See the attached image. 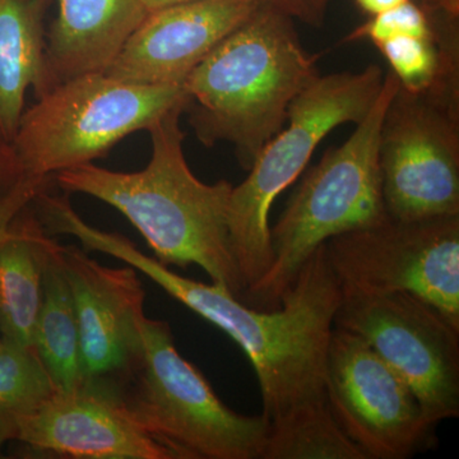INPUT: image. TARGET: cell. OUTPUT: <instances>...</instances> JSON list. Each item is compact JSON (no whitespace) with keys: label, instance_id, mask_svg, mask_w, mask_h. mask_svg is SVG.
I'll use <instances>...</instances> for the list:
<instances>
[{"label":"cell","instance_id":"24","mask_svg":"<svg viewBox=\"0 0 459 459\" xmlns=\"http://www.w3.org/2000/svg\"><path fill=\"white\" fill-rule=\"evenodd\" d=\"M286 14L292 20H299L307 25L320 27L325 22V12L331 0H258Z\"/></svg>","mask_w":459,"mask_h":459},{"label":"cell","instance_id":"21","mask_svg":"<svg viewBox=\"0 0 459 459\" xmlns=\"http://www.w3.org/2000/svg\"><path fill=\"white\" fill-rule=\"evenodd\" d=\"M54 385L33 347L4 342L0 350V455L16 440L21 421L53 394Z\"/></svg>","mask_w":459,"mask_h":459},{"label":"cell","instance_id":"8","mask_svg":"<svg viewBox=\"0 0 459 459\" xmlns=\"http://www.w3.org/2000/svg\"><path fill=\"white\" fill-rule=\"evenodd\" d=\"M379 169L391 219L459 216V84L398 86L380 126Z\"/></svg>","mask_w":459,"mask_h":459},{"label":"cell","instance_id":"18","mask_svg":"<svg viewBox=\"0 0 459 459\" xmlns=\"http://www.w3.org/2000/svg\"><path fill=\"white\" fill-rule=\"evenodd\" d=\"M57 247L59 243L53 238L45 258L41 305L32 347L54 389L65 391L82 385L83 369L74 296Z\"/></svg>","mask_w":459,"mask_h":459},{"label":"cell","instance_id":"29","mask_svg":"<svg viewBox=\"0 0 459 459\" xmlns=\"http://www.w3.org/2000/svg\"><path fill=\"white\" fill-rule=\"evenodd\" d=\"M2 347H3V338H2V333H0V350H2Z\"/></svg>","mask_w":459,"mask_h":459},{"label":"cell","instance_id":"28","mask_svg":"<svg viewBox=\"0 0 459 459\" xmlns=\"http://www.w3.org/2000/svg\"><path fill=\"white\" fill-rule=\"evenodd\" d=\"M190 2V0H143L147 11H156V9L168 7V5L179 4V3Z\"/></svg>","mask_w":459,"mask_h":459},{"label":"cell","instance_id":"3","mask_svg":"<svg viewBox=\"0 0 459 459\" xmlns=\"http://www.w3.org/2000/svg\"><path fill=\"white\" fill-rule=\"evenodd\" d=\"M294 20L259 3L186 77L184 113L205 147L228 142L249 170L285 126L294 100L318 77Z\"/></svg>","mask_w":459,"mask_h":459},{"label":"cell","instance_id":"15","mask_svg":"<svg viewBox=\"0 0 459 459\" xmlns=\"http://www.w3.org/2000/svg\"><path fill=\"white\" fill-rule=\"evenodd\" d=\"M47 32L51 80L107 72L148 11L143 0H56Z\"/></svg>","mask_w":459,"mask_h":459},{"label":"cell","instance_id":"7","mask_svg":"<svg viewBox=\"0 0 459 459\" xmlns=\"http://www.w3.org/2000/svg\"><path fill=\"white\" fill-rule=\"evenodd\" d=\"M143 360L120 392L129 415L177 459H261L270 419L235 412L184 359L164 320L141 322Z\"/></svg>","mask_w":459,"mask_h":459},{"label":"cell","instance_id":"9","mask_svg":"<svg viewBox=\"0 0 459 459\" xmlns=\"http://www.w3.org/2000/svg\"><path fill=\"white\" fill-rule=\"evenodd\" d=\"M325 249L344 292H407L459 329V216L388 217L332 238Z\"/></svg>","mask_w":459,"mask_h":459},{"label":"cell","instance_id":"11","mask_svg":"<svg viewBox=\"0 0 459 459\" xmlns=\"http://www.w3.org/2000/svg\"><path fill=\"white\" fill-rule=\"evenodd\" d=\"M325 388L332 415L368 459H406L433 443L411 386L358 334L333 328Z\"/></svg>","mask_w":459,"mask_h":459},{"label":"cell","instance_id":"4","mask_svg":"<svg viewBox=\"0 0 459 459\" xmlns=\"http://www.w3.org/2000/svg\"><path fill=\"white\" fill-rule=\"evenodd\" d=\"M397 77L385 74L383 89L349 140L329 148L305 174L285 211L270 229V268L247 287L241 301L271 310L313 253L332 238L388 219L379 169V134L385 108L397 91Z\"/></svg>","mask_w":459,"mask_h":459},{"label":"cell","instance_id":"14","mask_svg":"<svg viewBox=\"0 0 459 459\" xmlns=\"http://www.w3.org/2000/svg\"><path fill=\"white\" fill-rule=\"evenodd\" d=\"M258 5V0H190L148 12L105 74L133 83L183 86Z\"/></svg>","mask_w":459,"mask_h":459},{"label":"cell","instance_id":"16","mask_svg":"<svg viewBox=\"0 0 459 459\" xmlns=\"http://www.w3.org/2000/svg\"><path fill=\"white\" fill-rule=\"evenodd\" d=\"M49 0H0V133L12 142L30 90L36 100L56 87L47 63Z\"/></svg>","mask_w":459,"mask_h":459},{"label":"cell","instance_id":"6","mask_svg":"<svg viewBox=\"0 0 459 459\" xmlns=\"http://www.w3.org/2000/svg\"><path fill=\"white\" fill-rule=\"evenodd\" d=\"M183 86H150L90 74L60 82L25 108L11 144L26 178H53L107 155L132 133L184 108Z\"/></svg>","mask_w":459,"mask_h":459},{"label":"cell","instance_id":"26","mask_svg":"<svg viewBox=\"0 0 459 459\" xmlns=\"http://www.w3.org/2000/svg\"><path fill=\"white\" fill-rule=\"evenodd\" d=\"M406 2L409 0H356V4L365 13L374 16V14L382 13V12L397 7Z\"/></svg>","mask_w":459,"mask_h":459},{"label":"cell","instance_id":"23","mask_svg":"<svg viewBox=\"0 0 459 459\" xmlns=\"http://www.w3.org/2000/svg\"><path fill=\"white\" fill-rule=\"evenodd\" d=\"M51 178H26L17 189L0 204V238L7 234L9 226L26 205L31 204L39 192L49 186Z\"/></svg>","mask_w":459,"mask_h":459},{"label":"cell","instance_id":"12","mask_svg":"<svg viewBox=\"0 0 459 459\" xmlns=\"http://www.w3.org/2000/svg\"><path fill=\"white\" fill-rule=\"evenodd\" d=\"M57 250L77 314L82 383L119 395L143 360L146 291L138 271L108 267L77 246Z\"/></svg>","mask_w":459,"mask_h":459},{"label":"cell","instance_id":"10","mask_svg":"<svg viewBox=\"0 0 459 459\" xmlns=\"http://www.w3.org/2000/svg\"><path fill=\"white\" fill-rule=\"evenodd\" d=\"M334 327L364 338L406 380L433 427L458 418L459 329L439 310L407 292L343 291Z\"/></svg>","mask_w":459,"mask_h":459},{"label":"cell","instance_id":"20","mask_svg":"<svg viewBox=\"0 0 459 459\" xmlns=\"http://www.w3.org/2000/svg\"><path fill=\"white\" fill-rule=\"evenodd\" d=\"M397 77L402 89L410 92L459 84L457 29H437L427 36H397L376 45Z\"/></svg>","mask_w":459,"mask_h":459},{"label":"cell","instance_id":"1","mask_svg":"<svg viewBox=\"0 0 459 459\" xmlns=\"http://www.w3.org/2000/svg\"><path fill=\"white\" fill-rule=\"evenodd\" d=\"M108 252L146 274L243 350L255 371L263 413L270 421L327 401L325 361L343 291L325 244L304 263L280 307L271 310L249 307L219 283L175 273L123 235L110 241Z\"/></svg>","mask_w":459,"mask_h":459},{"label":"cell","instance_id":"19","mask_svg":"<svg viewBox=\"0 0 459 459\" xmlns=\"http://www.w3.org/2000/svg\"><path fill=\"white\" fill-rule=\"evenodd\" d=\"M261 459H368L347 437L327 401L271 420Z\"/></svg>","mask_w":459,"mask_h":459},{"label":"cell","instance_id":"2","mask_svg":"<svg viewBox=\"0 0 459 459\" xmlns=\"http://www.w3.org/2000/svg\"><path fill=\"white\" fill-rule=\"evenodd\" d=\"M184 108H174L148 133L152 155L141 171L108 170L93 164L54 175L66 193L104 202L128 220L165 265H198L213 283L241 299L244 283L232 255L229 202L232 184L204 183L190 170L180 126Z\"/></svg>","mask_w":459,"mask_h":459},{"label":"cell","instance_id":"25","mask_svg":"<svg viewBox=\"0 0 459 459\" xmlns=\"http://www.w3.org/2000/svg\"><path fill=\"white\" fill-rule=\"evenodd\" d=\"M25 179L11 142L5 140L0 133V204Z\"/></svg>","mask_w":459,"mask_h":459},{"label":"cell","instance_id":"27","mask_svg":"<svg viewBox=\"0 0 459 459\" xmlns=\"http://www.w3.org/2000/svg\"><path fill=\"white\" fill-rule=\"evenodd\" d=\"M437 5L446 16L458 20L459 16V0H434Z\"/></svg>","mask_w":459,"mask_h":459},{"label":"cell","instance_id":"22","mask_svg":"<svg viewBox=\"0 0 459 459\" xmlns=\"http://www.w3.org/2000/svg\"><path fill=\"white\" fill-rule=\"evenodd\" d=\"M437 30L430 14L416 3H402L397 7L370 16L364 25L347 35L342 42L369 40L374 45L397 36H427Z\"/></svg>","mask_w":459,"mask_h":459},{"label":"cell","instance_id":"5","mask_svg":"<svg viewBox=\"0 0 459 459\" xmlns=\"http://www.w3.org/2000/svg\"><path fill=\"white\" fill-rule=\"evenodd\" d=\"M385 77L376 65L358 74H319L294 100L285 126L263 147L247 179L232 186L230 244L244 290L270 268V213L274 201L300 177L329 133L346 123H360L367 117Z\"/></svg>","mask_w":459,"mask_h":459},{"label":"cell","instance_id":"13","mask_svg":"<svg viewBox=\"0 0 459 459\" xmlns=\"http://www.w3.org/2000/svg\"><path fill=\"white\" fill-rule=\"evenodd\" d=\"M16 442L51 457L177 459L133 420L119 395L89 383L54 389L22 419Z\"/></svg>","mask_w":459,"mask_h":459},{"label":"cell","instance_id":"17","mask_svg":"<svg viewBox=\"0 0 459 459\" xmlns=\"http://www.w3.org/2000/svg\"><path fill=\"white\" fill-rule=\"evenodd\" d=\"M51 240L31 204L14 217L7 234L0 238V333L4 342L32 347Z\"/></svg>","mask_w":459,"mask_h":459}]
</instances>
